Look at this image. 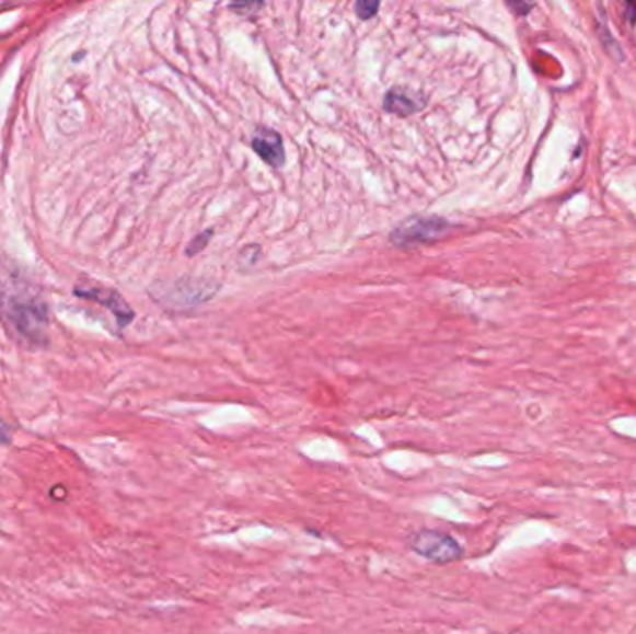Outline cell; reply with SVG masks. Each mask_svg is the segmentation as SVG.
<instances>
[{
  "mask_svg": "<svg viewBox=\"0 0 636 634\" xmlns=\"http://www.w3.org/2000/svg\"><path fill=\"white\" fill-rule=\"evenodd\" d=\"M77 295L86 298V300L100 302L101 306H106V308L111 309L112 313L118 316L119 326H127L132 321V316H135L132 309L125 303L124 298L116 290L105 289V287L103 289L101 287H86V289L79 287Z\"/></svg>",
  "mask_w": 636,
  "mask_h": 634,
  "instance_id": "obj_5",
  "label": "cell"
},
{
  "mask_svg": "<svg viewBox=\"0 0 636 634\" xmlns=\"http://www.w3.org/2000/svg\"><path fill=\"white\" fill-rule=\"evenodd\" d=\"M356 13H358L359 19H372L377 15L378 10H380V2H374V0H359L354 7Z\"/></svg>",
  "mask_w": 636,
  "mask_h": 634,
  "instance_id": "obj_7",
  "label": "cell"
},
{
  "mask_svg": "<svg viewBox=\"0 0 636 634\" xmlns=\"http://www.w3.org/2000/svg\"><path fill=\"white\" fill-rule=\"evenodd\" d=\"M423 97L415 95L408 88H391L383 99V108L395 116H412L423 108Z\"/></svg>",
  "mask_w": 636,
  "mask_h": 634,
  "instance_id": "obj_6",
  "label": "cell"
},
{
  "mask_svg": "<svg viewBox=\"0 0 636 634\" xmlns=\"http://www.w3.org/2000/svg\"><path fill=\"white\" fill-rule=\"evenodd\" d=\"M449 229L443 218H409L391 233V242L406 246L414 242H428L438 239Z\"/></svg>",
  "mask_w": 636,
  "mask_h": 634,
  "instance_id": "obj_3",
  "label": "cell"
},
{
  "mask_svg": "<svg viewBox=\"0 0 636 634\" xmlns=\"http://www.w3.org/2000/svg\"><path fill=\"white\" fill-rule=\"evenodd\" d=\"M0 313L31 343H42L47 330V308L26 281L15 274L0 277Z\"/></svg>",
  "mask_w": 636,
  "mask_h": 634,
  "instance_id": "obj_1",
  "label": "cell"
},
{
  "mask_svg": "<svg viewBox=\"0 0 636 634\" xmlns=\"http://www.w3.org/2000/svg\"><path fill=\"white\" fill-rule=\"evenodd\" d=\"M408 549L412 553L419 554L420 558L446 566L452 562L462 561L464 547L456 538L447 532L433 529H420L408 538Z\"/></svg>",
  "mask_w": 636,
  "mask_h": 634,
  "instance_id": "obj_2",
  "label": "cell"
},
{
  "mask_svg": "<svg viewBox=\"0 0 636 634\" xmlns=\"http://www.w3.org/2000/svg\"><path fill=\"white\" fill-rule=\"evenodd\" d=\"M252 148L266 164H270L274 168L284 166V140H281L278 130L268 129V127H261V129L255 130Z\"/></svg>",
  "mask_w": 636,
  "mask_h": 634,
  "instance_id": "obj_4",
  "label": "cell"
},
{
  "mask_svg": "<svg viewBox=\"0 0 636 634\" xmlns=\"http://www.w3.org/2000/svg\"><path fill=\"white\" fill-rule=\"evenodd\" d=\"M210 237H212V229H207L205 233L198 234V237L186 246V255H188V257H194V255H198L199 252H204L205 246L209 244Z\"/></svg>",
  "mask_w": 636,
  "mask_h": 634,
  "instance_id": "obj_8",
  "label": "cell"
}]
</instances>
